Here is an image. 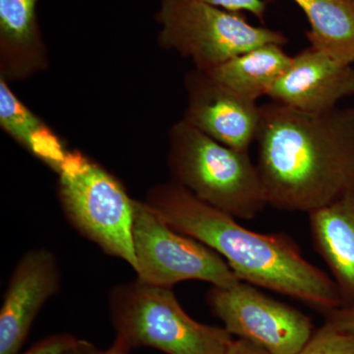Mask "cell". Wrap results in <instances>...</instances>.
I'll list each match as a JSON object with an SVG mask.
<instances>
[{
	"label": "cell",
	"instance_id": "obj_1",
	"mask_svg": "<svg viewBox=\"0 0 354 354\" xmlns=\"http://www.w3.org/2000/svg\"><path fill=\"white\" fill-rule=\"evenodd\" d=\"M257 169L268 206L309 214L354 185V108L260 106Z\"/></svg>",
	"mask_w": 354,
	"mask_h": 354
},
{
	"label": "cell",
	"instance_id": "obj_2",
	"mask_svg": "<svg viewBox=\"0 0 354 354\" xmlns=\"http://www.w3.org/2000/svg\"><path fill=\"white\" fill-rule=\"evenodd\" d=\"M145 202L177 232L220 254L241 281L324 314L341 307L333 279L307 261L288 235L252 232L171 179L147 191Z\"/></svg>",
	"mask_w": 354,
	"mask_h": 354
},
{
	"label": "cell",
	"instance_id": "obj_3",
	"mask_svg": "<svg viewBox=\"0 0 354 354\" xmlns=\"http://www.w3.org/2000/svg\"><path fill=\"white\" fill-rule=\"evenodd\" d=\"M167 143L171 180L202 201L243 221L268 206L249 152L223 145L183 120L172 124Z\"/></svg>",
	"mask_w": 354,
	"mask_h": 354
},
{
	"label": "cell",
	"instance_id": "obj_4",
	"mask_svg": "<svg viewBox=\"0 0 354 354\" xmlns=\"http://www.w3.org/2000/svg\"><path fill=\"white\" fill-rule=\"evenodd\" d=\"M109 307L115 339L130 353L150 348L165 354H225L234 335L188 315L171 288L137 278L109 291Z\"/></svg>",
	"mask_w": 354,
	"mask_h": 354
},
{
	"label": "cell",
	"instance_id": "obj_5",
	"mask_svg": "<svg viewBox=\"0 0 354 354\" xmlns=\"http://www.w3.org/2000/svg\"><path fill=\"white\" fill-rule=\"evenodd\" d=\"M57 196L72 227L102 252L136 270L134 199L122 183L82 153L70 151L57 172Z\"/></svg>",
	"mask_w": 354,
	"mask_h": 354
},
{
	"label": "cell",
	"instance_id": "obj_6",
	"mask_svg": "<svg viewBox=\"0 0 354 354\" xmlns=\"http://www.w3.org/2000/svg\"><path fill=\"white\" fill-rule=\"evenodd\" d=\"M155 20L160 48L189 58L204 71L258 46L288 43L283 32L250 24L244 13L198 0H158Z\"/></svg>",
	"mask_w": 354,
	"mask_h": 354
},
{
	"label": "cell",
	"instance_id": "obj_7",
	"mask_svg": "<svg viewBox=\"0 0 354 354\" xmlns=\"http://www.w3.org/2000/svg\"><path fill=\"white\" fill-rule=\"evenodd\" d=\"M133 243L137 278L171 288L185 281H202L230 288L241 279L227 261L202 242L177 232L145 201L134 199Z\"/></svg>",
	"mask_w": 354,
	"mask_h": 354
},
{
	"label": "cell",
	"instance_id": "obj_8",
	"mask_svg": "<svg viewBox=\"0 0 354 354\" xmlns=\"http://www.w3.org/2000/svg\"><path fill=\"white\" fill-rule=\"evenodd\" d=\"M206 301L230 335L270 354H297L316 330L311 319L300 310L245 281L230 288L212 286Z\"/></svg>",
	"mask_w": 354,
	"mask_h": 354
},
{
	"label": "cell",
	"instance_id": "obj_9",
	"mask_svg": "<svg viewBox=\"0 0 354 354\" xmlns=\"http://www.w3.org/2000/svg\"><path fill=\"white\" fill-rule=\"evenodd\" d=\"M184 88L186 106L181 120L223 145L249 152L259 127L257 102L195 67L184 76Z\"/></svg>",
	"mask_w": 354,
	"mask_h": 354
},
{
	"label": "cell",
	"instance_id": "obj_10",
	"mask_svg": "<svg viewBox=\"0 0 354 354\" xmlns=\"http://www.w3.org/2000/svg\"><path fill=\"white\" fill-rule=\"evenodd\" d=\"M60 286L62 272L55 253L37 248L21 258L0 310V354H19L39 311Z\"/></svg>",
	"mask_w": 354,
	"mask_h": 354
},
{
	"label": "cell",
	"instance_id": "obj_11",
	"mask_svg": "<svg viewBox=\"0 0 354 354\" xmlns=\"http://www.w3.org/2000/svg\"><path fill=\"white\" fill-rule=\"evenodd\" d=\"M354 95V67L309 48L291 58L290 64L267 97L272 102L305 111L325 113Z\"/></svg>",
	"mask_w": 354,
	"mask_h": 354
},
{
	"label": "cell",
	"instance_id": "obj_12",
	"mask_svg": "<svg viewBox=\"0 0 354 354\" xmlns=\"http://www.w3.org/2000/svg\"><path fill=\"white\" fill-rule=\"evenodd\" d=\"M317 254L330 272L341 307L354 306V185L327 206L308 214Z\"/></svg>",
	"mask_w": 354,
	"mask_h": 354
},
{
	"label": "cell",
	"instance_id": "obj_13",
	"mask_svg": "<svg viewBox=\"0 0 354 354\" xmlns=\"http://www.w3.org/2000/svg\"><path fill=\"white\" fill-rule=\"evenodd\" d=\"M38 0H0V78L23 81L48 67Z\"/></svg>",
	"mask_w": 354,
	"mask_h": 354
},
{
	"label": "cell",
	"instance_id": "obj_14",
	"mask_svg": "<svg viewBox=\"0 0 354 354\" xmlns=\"http://www.w3.org/2000/svg\"><path fill=\"white\" fill-rule=\"evenodd\" d=\"M279 44H268L230 58L208 73L236 94L257 102L267 95L291 62Z\"/></svg>",
	"mask_w": 354,
	"mask_h": 354
},
{
	"label": "cell",
	"instance_id": "obj_15",
	"mask_svg": "<svg viewBox=\"0 0 354 354\" xmlns=\"http://www.w3.org/2000/svg\"><path fill=\"white\" fill-rule=\"evenodd\" d=\"M0 125L23 148L53 171H59L70 151L41 118L30 111L0 78Z\"/></svg>",
	"mask_w": 354,
	"mask_h": 354
},
{
	"label": "cell",
	"instance_id": "obj_16",
	"mask_svg": "<svg viewBox=\"0 0 354 354\" xmlns=\"http://www.w3.org/2000/svg\"><path fill=\"white\" fill-rule=\"evenodd\" d=\"M310 25V46L342 64H354V0H292Z\"/></svg>",
	"mask_w": 354,
	"mask_h": 354
},
{
	"label": "cell",
	"instance_id": "obj_17",
	"mask_svg": "<svg viewBox=\"0 0 354 354\" xmlns=\"http://www.w3.org/2000/svg\"><path fill=\"white\" fill-rule=\"evenodd\" d=\"M297 354H354V333L342 332L324 324Z\"/></svg>",
	"mask_w": 354,
	"mask_h": 354
},
{
	"label": "cell",
	"instance_id": "obj_18",
	"mask_svg": "<svg viewBox=\"0 0 354 354\" xmlns=\"http://www.w3.org/2000/svg\"><path fill=\"white\" fill-rule=\"evenodd\" d=\"M232 12L250 13L261 23H264L267 15L268 3L266 0H198Z\"/></svg>",
	"mask_w": 354,
	"mask_h": 354
},
{
	"label": "cell",
	"instance_id": "obj_19",
	"mask_svg": "<svg viewBox=\"0 0 354 354\" xmlns=\"http://www.w3.org/2000/svg\"><path fill=\"white\" fill-rule=\"evenodd\" d=\"M78 339L75 335L66 333L51 335L41 339L22 354H64Z\"/></svg>",
	"mask_w": 354,
	"mask_h": 354
},
{
	"label": "cell",
	"instance_id": "obj_20",
	"mask_svg": "<svg viewBox=\"0 0 354 354\" xmlns=\"http://www.w3.org/2000/svg\"><path fill=\"white\" fill-rule=\"evenodd\" d=\"M326 325L342 332L354 333V306L339 307L325 314Z\"/></svg>",
	"mask_w": 354,
	"mask_h": 354
},
{
	"label": "cell",
	"instance_id": "obj_21",
	"mask_svg": "<svg viewBox=\"0 0 354 354\" xmlns=\"http://www.w3.org/2000/svg\"><path fill=\"white\" fill-rule=\"evenodd\" d=\"M225 354H270L264 349L255 346L252 342L245 339H234L232 346L227 349Z\"/></svg>",
	"mask_w": 354,
	"mask_h": 354
},
{
	"label": "cell",
	"instance_id": "obj_22",
	"mask_svg": "<svg viewBox=\"0 0 354 354\" xmlns=\"http://www.w3.org/2000/svg\"><path fill=\"white\" fill-rule=\"evenodd\" d=\"M95 348V346L92 342L79 339L78 342L64 354H94Z\"/></svg>",
	"mask_w": 354,
	"mask_h": 354
},
{
	"label": "cell",
	"instance_id": "obj_23",
	"mask_svg": "<svg viewBox=\"0 0 354 354\" xmlns=\"http://www.w3.org/2000/svg\"><path fill=\"white\" fill-rule=\"evenodd\" d=\"M94 354H129L125 349L120 348L116 344H113L111 348L106 349V351H102L97 348H95Z\"/></svg>",
	"mask_w": 354,
	"mask_h": 354
}]
</instances>
